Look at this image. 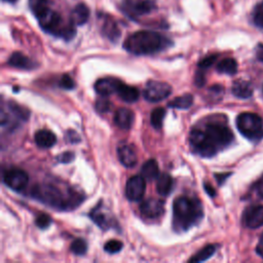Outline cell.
Segmentation results:
<instances>
[{"instance_id": "32", "label": "cell", "mask_w": 263, "mask_h": 263, "mask_svg": "<svg viewBox=\"0 0 263 263\" xmlns=\"http://www.w3.org/2000/svg\"><path fill=\"white\" fill-rule=\"evenodd\" d=\"M123 248V245L120 240L117 239H111L109 241H107L104 246V250L105 252L109 253V254H116L118 252H120Z\"/></svg>"}, {"instance_id": "16", "label": "cell", "mask_w": 263, "mask_h": 263, "mask_svg": "<svg viewBox=\"0 0 263 263\" xmlns=\"http://www.w3.org/2000/svg\"><path fill=\"white\" fill-rule=\"evenodd\" d=\"M134 112L127 108H118L114 114V123L121 129L128 130L134 123Z\"/></svg>"}, {"instance_id": "38", "label": "cell", "mask_w": 263, "mask_h": 263, "mask_svg": "<svg viewBox=\"0 0 263 263\" xmlns=\"http://www.w3.org/2000/svg\"><path fill=\"white\" fill-rule=\"evenodd\" d=\"M65 140L70 144H76L80 142V136L75 130L69 129L65 134Z\"/></svg>"}, {"instance_id": "18", "label": "cell", "mask_w": 263, "mask_h": 263, "mask_svg": "<svg viewBox=\"0 0 263 263\" xmlns=\"http://www.w3.org/2000/svg\"><path fill=\"white\" fill-rule=\"evenodd\" d=\"M34 141L40 148H51L57 143L55 135L48 129H39L34 135Z\"/></svg>"}, {"instance_id": "7", "label": "cell", "mask_w": 263, "mask_h": 263, "mask_svg": "<svg viewBox=\"0 0 263 263\" xmlns=\"http://www.w3.org/2000/svg\"><path fill=\"white\" fill-rule=\"evenodd\" d=\"M171 93L172 86L168 83L156 80L147 81L145 88L143 90V96L145 100L151 103L160 102L170 97Z\"/></svg>"}, {"instance_id": "20", "label": "cell", "mask_w": 263, "mask_h": 263, "mask_svg": "<svg viewBox=\"0 0 263 263\" xmlns=\"http://www.w3.org/2000/svg\"><path fill=\"white\" fill-rule=\"evenodd\" d=\"M231 91L236 98L249 99L253 95V86L250 81L245 79H237L233 82Z\"/></svg>"}, {"instance_id": "26", "label": "cell", "mask_w": 263, "mask_h": 263, "mask_svg": "<svg viewBox=\"0 0 263 263\" xmlns=\"http://www.w3.org/2000/svg\"><path fill=\"white\" fill-rule=\"evenodd\" d=\"M193 104V96L191 93H185L175 98L167 103L168 108L174 109H188Z\"/></svg>"}, {"instance_id": "14", "label": "cell", "mask_w": 263, "mask_h": 263, "mask_svg": "<svg viewBox=\"0 0 263 263\" xmlns=\"http://www.w3.org/2000/svg\"><path fill=\"white\" fill-rule=\"evenodd\" d=\"M117 156L119 161L125 167H134L138 162L136 150L129 144H121L117 148Z\"/></svg>"}, {"instance_id": "17", "label": "cell", "mask_w": 263, "mask_h": 263, "mask_svg": "<svg viewBox=\"0 0 263 263\" xmlns=\"http://www.w3.org/2000/svg\"><path fill=\"white\" fill-rule=\"evenodd\" d=\"M101 31L102 34L112 42H116L120 37V30L116 22L108 15L104 16L103 24L101 26Z\"/></svg>"}, {"instance_id": "23", "label": "cell", "mask_w": 263, "mask_h": 263, "mask_svg": "<svg viewBox=\"0 0 263 263\" xmlns=\"http://www.w3.org/2000/svg\"><path fill=\"white\" fill-rule=\"evenodd\" d=\"M117 96L126 103H134L137 102L140 96V92L137 87L130 86L124 83H121L116 91Z\"/></svg>"}, {"instance_id": "28", "label": "cell", "mask_w": 263, "mask_h": 263, "mask_svg": "<svg viewBox=\"0 0 263 263\" xmlns=\"http://www.w3.org/2000/svg\"><path fill=\"white\" fill-rule=\"evenodd\" d=\"M8 109L11 112V114L16 117L20 120H27L29 118V110H27L26 108L20 106L18 104L14 103V102H8L7 103Z\"/></svg>"}, {"instance_id": "30", "label": "cell", "mask_w": 263, "mask_h": 263, "mask_svg": "<svg viewBox=\"0 0 263 263\" xmlns=\"http://www.w3.org/2000/svg\"><path fill=\"white\" fill-rule=\"evenodd\" d=\"M70 250L75 255H78V256L84 255L87 251V243L82 238H76L72 241V243L70 246Z\"/></svg>"}, {"instance_id": "22", "label": "cell", "mask_w": 263, "mask_h": 263, "mask_svg": "<svg viewBox=\"0 0 263 263\" xmlns=\"http://www.w3.org/2000/svg\"><path fill=\"white\" fill-rule=\"evenodd\" d=\"M89 17V9L84 3H78L71 12L70 20L76 26H81L87 22Z\"/></svg>"}, {"instance_id": "40", "label": "cell", "mask_w": 263, "mask_h": 263, "mask_svg": "<svg viewBox=\"0 0 263 263\" xmlns=\"http://www.w3.org/2000/svg\"><path fill=\"white\" fill-rule=\"evenodd\" d=\"M231 175V173H222V174H216L215 175V178H216V180H217V182H218V184L219 185H222L223 183H224V181L229 177Z\"/></svg>"}, {"instance_id": "41", "label": "cell", "mask_w": 263, "mask_h": 263, "mask_svg": "<svg viewBox=\"0 0 263 263\" xmlns=\"http://www.w3.org/2000/svg\"><path fill=\"white\" fill-rule=\"evenodd\" d=\"M256 253H257L261 258H263V232H262V234L260 235L259 241H258V243H257Z\"/></svg>"}, {"instance_id": "5", "label": "cell", "mask_w": 263, "mask_h": 263, "mask_svg": "<svg viewBox=\"0 0 263 263\" xmlns=\"http://www.w3.org/2000/svg\"><path fill=\"white\" fill-rule=\"evenodd\" d=\"M34 15L38 20L42 30L55 37L71 40L76 35L75 25L72 21L70 20L69 22H66L59 12L52 10L48 6L34 13Z\"/></svg>"}, {"instance_id": "8", "label": "cell", "mask_w": 263, "mask_h": 263, "mask_svg": "<svg viewBox=\"0 0 263 263\" xmlns=\"http://www.w3.org/2000/svg\"><path fill=\"white\" fill-rule=\"evenodd\" d=\"M120 8L129 17L137 18L141 15L150 13L156 8V5L153 0H123Z\"/></svg>"}, {"instance_id": "43", "label": "cell", "mask_w": 263, "mask_h": 263, "mask_svg": "<svg viewBox=\"0 0 263 263\" xmlns=\"http://www.w3.org/2000/svg\"><path fill=\"white\" fill-rule=\"evenodd\" d=\"M257 58L259 61H261L263 63V44H259L258 48H257Z\"/></svg>"}, {"instance_id": "36", "label": "cell", "mask_w": 263, "mask_h": 263, "mask_svg": "<svg viewBox=\"0 0 263 263\" xmlns=\"http://www.w3.org/2000/svg\"><path fill=\"white\" fill-rule=\"evenodd\" d=\"M29 4L32 12L36 13L44 7L48 6V0H29Z\"/></svg>"}, {"instance_id": "11", "label": "cell", "mask_w": 263, "mask_h": 263, "mask_svg": "<svg viewBox=\"0 0 263 263\" xmlns=\"http://www.w3.org/2000/svg\"><path fill=\"white\" fill-rule=\"evenodd\" d=\"M141 214L148 219H156L164 213V200L160 198H148L140 204Z\"/></svg>"}, {"instance_id": "44", "label": "cell", "mask_w": 263, "mask_h": 263, "mask_svg": "<svg viewBox=\"0 0 263 263\" xmlns=\"http://www.w3.org/2000/svg\"><path fill=\"white\" fill-rule=\"evenodd\" d=\"M257 191H258V194L261 198H263V180L259 183L258 185V188H257Z\"/></svg>"}, {"instance_id": "45", "label": "cell", "mask_w": 263, "mask_h": 263, "mask_svg": "<svg viewBox=\"0 0 263 263\" xmlns=\"http://www.w3.org/2000/svg\"><path fill=\"white\" fill-rule=\"evenodd\" d=\"M3 1H7V2H14L16 0H3Z\"/></svg>"}, {"instance_id": "33", "label": "cell", "mask_w": 263, "mask_h": 263, "mask_svg": "<svg viewBox=\"0 0 263 263\" xmlns=\"http://www.w3.org/2000/svg\"><path fill=\"white\" fill-rule=\"evenodd\" d=\"M50 224H51V218L44 213L39 214L35 219V225L40 229H46L50 226Z\"/></svg>"}, {"instance_id": "9", "label": "cell", "mask_w": 263, "mask_h": 263, "mask_svg": "<svg viewBox=\"0 0 263 263\" xmlns=\"http://www.w3.org/2000/svg\"><path fill=\"white\" fill-rule=\"evenodd\" d=\"M28 181V174L21 168L12 167L5 171L3 174L4 184L14 191H21L26 188Z\"/></svg>"}, {"instance_id": "21", "label": "cell", "mask_w": 263, "mask_h": 263, "mask_svg": "<svg viewBox=\"0 0 263 263\" xmlns=\"http://www.w3.org/2000/svg\"><path fill=\"white\" fill-rule=\"evenodd\" d=\"M174 187V179L171 175L163 173L157 177L156 191L161 196H167Z\"/></svg>"}, {"instance_id": "2", "label": "cell", "mask_w": 263, "mask_h": 263, "mask_svg": "<svg viewBox=\"0 0 263 263\" xmlns=\"http://www.w3.org/2000/svg\"><path fill=\"white\" fill-rule=\"evenodd\" d=\"M31 195L47 206L59 211L74 210L84 199L82 193L71 187L63 189L55 182H45L35 185L31 190Z\"/></svg>"}, {"instance_id": "12", "label": "cell", "mask_w": 263, "mask_h": 263, "mask_svg": "<svg viewBox=\"0 0 263 263\" xmlns=\"http://www.w3.org/2000/svg\"><path fill=\"white\" fill-rule=\"evenodd\" d=\"M242 223L251 229L263 226V205L248 206L242 214Z\"/></svg>"}, {"instance_id": "10", "label": "cell", "mask_w": 263, "mask_h": 263, "mask_svg": "<svg viewBox=\"0 0 263 263\" xmlns=\"http://www.w3.org/2000/svg\"><path fill=\"white\" fill-rule=\"evenodd\" d=\"M146 190L145 179L142 176L130 177L125 185V196L128 200L138 201L140 200Z\"/></svg>"}, {"instance_id": "37", "label": "cell", "mask_w": 263, "mask_h": 263, "mask_svg": "<svg viewBox=\"0 0 263 263\" xmlns=\"http://www.w3.org/2000/svg\"><path fill=\"white\" fill-rule=\"evenodd\" d=\"M74 157H75V155H74L73 152L66 151V152H63V153L59 154L57 156V160L60 163H66L67 164V163H70L74 159Z\"/></svg>"}, {"instance_id": "4", "label": "cell", "mask_w": 263, "mask_h": 263, "mask_svg": "<svg viewBox=\"0 0 263 263\" xmlns=\"http://www.w3.org/2000/svg\"><path fill=\"white\" fill-rule=\"evenodd\" d=\"M203 217V209L197 198L179 196L173 203V228L186 231L198 224Z\"/></svg>"}, {"instance_id": "29", "label": "cell", "mask_w": 263, "mask_h": 263, "mask_svg": "<svg viewBox=\"0 0 263 263\" xmlns=\"http://www.w3.org/2000/svg\"><path fill=\"white\" fill-rule=\"evenodd\" d=\"M164 115H165V110L163 108H156L151 112L150 122L154 128L159 129L162 127Z\"/></svg>"}, {"instance_id": "35", "label": "cell", "mask_w": 263, "mask_h": 263, "mask_svg": "<svg viewBox=\"0 0 263 263\" xmlns=\"http://www.w3.org/2000/svg\"><path fill=\"white\" fill-rule=\"evenodd\" d=\"M217 58H218V54H211V55H208V57L203 58L202 60H200V61L198 62L197 66H198V68H199L200 70H203V71H204V70L209 69L211 66H213V64L216 62Z\"/></svg>"}, {"instance_id": "31", "label": "cell", "mask_w": 263, "mask_h": 263, "mask_svg": "<svg viewBox=\"0 0 263 263\" xmlns=\"http://www.w3.org/2000/svg\"><path fill=\"white\" fill-rule=\"evenodd\" d=\"M96 110L100 113H106L110 110L111 107V102L109 101V99H107V97L105 96H101L99 99H97L96 104H95Z\"/></svg>"}, {"instance_id": "39", "label": "cell", "mask_w": 263, "mask_h": 263, "mask_svg": "<svg viewBox=\"0 0 263 263\" xmlns=\"http://www.w3.org/2000/svg\"><path fill=\"white\" fill-rule=\"evenodd\" d=\"M194 82H195V85L198 86V87L203 86V84H204V82H205V76H204V71H203V70H200V69H199V70L196 72Z\"/></svg>"}, {"instance_id": "6", "label": "cell", "mask_w": 263, "mask_h": 263, "mask_svg": "<svg viewBox=\"0 0 263 263\" xmlns=\"http://www.w3.org/2000/svg\"><path fill=\"white\" fill-rule=\"evenodd\" d=\"M236 127L243 137L251 141L260 140L263 137V119L256 113H240L236 117Z\"/></svg>"}, {"instance_id": "42", "label": "cell", "mask_w": 263, "mask_h": 263, "mask_svg": "<svg viewBox=\"0 0 263 263\" xmlns=\"http://www.w3.org/2000/svg\"><path fill=\"white\" fill-rule=\"evenodd\" d=\"M203 188H204V191H205L211 197L216 196V191H215V189L213 188V186H212L211 184L204 183V184H203Z\"/></svg>"}, {"instance_id": "13", "label": "cell", "mask_w": 263, "mask_h": 263, "mask_svg": "<svg viewBox=\"0 0 263 263\" xmlns=\"http://www.w3.org/2000/svg\"><path fill=\"white\" fill-rule=\"evenodd\" d=\"M122 82L114 77H103L96 81L95 83V90L100 96H110L117 91L118 87Z\"/></svg>"}, {"instance_id": "1", "label": "cell", "mask_w": 263, "mask_h": 263, "mask_svg": "<svg viewBox=\"0 0 263 263\" xmlns=\"http://www.w3.org/2000/svg\"><path fill=\"white\" fill-rule=\"evenodd\" d=\"M234 140L232 130L220 121H210L191 128L189 145L201 157H212L228 147Z\"/></svg>"}, {"instance_id": "19", "label": "cell", "mask_w": 263, "mask_h": 263, "mask_svg": "<svg viewBox=\"0 0 263 263\" xmlns=\"http://www.w3.org/2000/svg\"><path fill=\"white\" fill-rule=\"evenodd\" d=\"M90 219L103 230H108L111 227H115L113 220L108 218L105 213L101 211V206L98 204L95 209H92L89 213Z\"/></svg>"}, {"instance_id": "15", "label": "cell", "mask_w": 263, "mask_h": 263, "mask_svg": "<svg viewBox=\"0 0 263 263\" xmlns=\"http://www.w3.org/2000/svg\"><path fill=\"white\" fill-rule=\"evenodd\" d=\"M7 64L10 67L20 69V70H33L38 67V64L32 61L30 58L25 55L20 51H14L7 60Z\"/></svg>"}, {"instance_id": "3", "label": "cell", "mask_w": 263, "mask_h": 263, "mask_svg": "<svg viewBox=\"0 0 263 263\" xmlns=\"http://www.w3.org/2000/svg\"><path fill=\"white\" fill-rule=\"evenodd\" d=\"M172 45V40L154 31H137L129 35L123 47L126 51L136 55L154 54Z\"/></svg>"}, {"instance_id": "24", "label": "cell", "mask_w": 263, "mask_h": 263, "mask_svg": "<svg viewBox=\"0 0 263 263\" xmlns=\"http://www.w3.org/2000/svg\"><path fill=\"white\" fill-rule=\"evenodd\" d=\"M159 175V168L155 159H149L141 167V176L148 181L155 180Z\"/></svg>"}, {"instance_id": "34", "label": "cell", "mask_w": 263, "mask_h": 263, "mask_svg": "<svg viewBox=\"0 0 263 263\" xmlns=\"http://www.w3.org/2000/svg\"><path fill=\"white\" fill-rule=\"evenodd\" d=\"M59 86L63 89L70 90V89H73L75 87V82H74V80L72 79V77L70 75L64 74V75H62V77L59 80Z\"/></svg>"}, {"instance_id": "27", "label": "cell", "mask_w": 263, "mask_h": 263, "mask_svg": "<svg viewBox=\"0 0 263 263\" xmlns=\"http://www.w3.org/2000/svg\"><path fill=\"white\" fill-rule=\"evenodd\" d=\"M217 246L216 245H206L201 250H199L194 256L189 259V262H202L210 259L216 252Z\"/></svg>"}, {"instance_id": "25", "label": "cell", "mask_w": 263, "mask_h": 263, "mask_svg": "<svg viewBox=\"0 0 263 263\" xmlns=\"http://www.w3.org/2000/svg\"><path fill=\"white\" fill-rule=\"evenodd\" d=\"M216 69L219 73L234 75L237 72V62L232 58H226L217 64Z\"/></svg>"}]
</instances>
